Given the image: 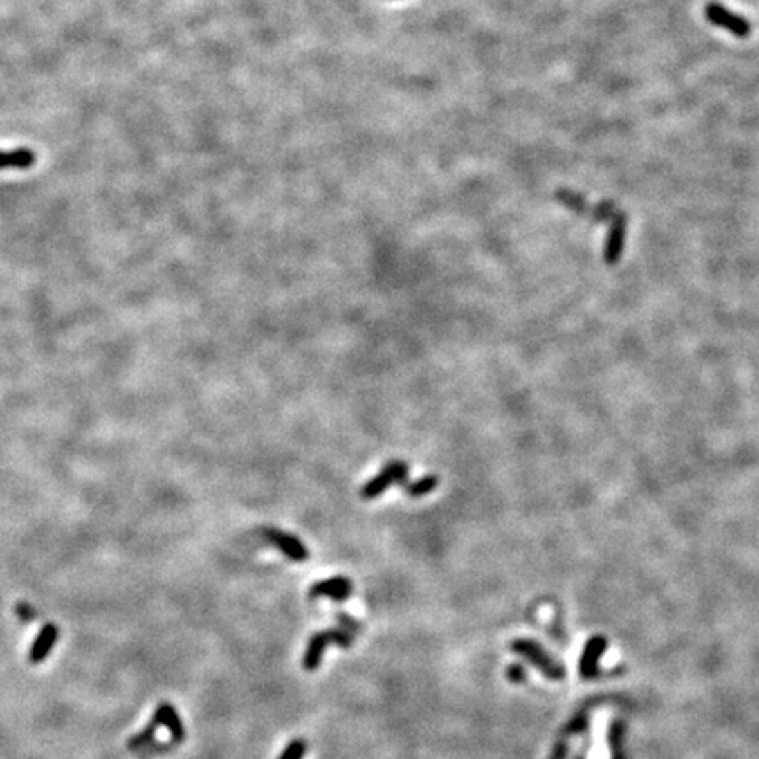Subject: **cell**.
Masks as SVG:
<instances>
[{"mask_svg":"<svg viewBox=\"0 0 759 759\" xmlns=\"http://www.w3.org/2000/svg\"><path fill=\"white\" fill-rule=\"evenodd\" d=\"M408 473L410 468L405 461L387 462L385 468L360 488V497L363 500H374V497L382 496L390 485L405 484Z\"/></svg>","mask_w":759,"mask_h":759,"instance_id":"obj_1","label":"cell"},{"mask_svg":"<svg viewBox=\"0 0 759 759\" xmlns=\"http://www.w3.org/2000/svg\"><path fill=\"white\" fill-rule=\"evenodd\" d=\"M705 16L710 24L715 25V27H721L724 30H728L729 34H733L735 37H747L751 34V24L747 19L742 18L740 15L729 11L724 6L717 4V2H710L705 8Z\"/></svg>","mask_w":759,"mask_h":759,"instance_id":"obj_2","label":"cell"},{"mask_svg":"<svg viewBox=\"0 0 759 759\" xmlns=\"http://www.w3.org/2000/svg\"><path fill=\"white\" fill-rule=\"evenodd\" d=\"M626 234H628V217L619 211L614 217L610 229H608L605 248H603V259L608 266H615L621 260L624 246H626Z\"/></svg>","mask_w":759,"mask_h":759,"instance_id":"obj_3","label":"cell"},{"mask_svg":"<svg viewBox=\"0 0 759 759\" xmlns=\"http://www.w3.org/2000/svg\"><path fill=\"white\" fill-rule=\"evenodd\" d=\"M264 536H266L267 542L273 543V545H275L283 556L289 557L290 561L304 563L309 557V552L308 549H306V545L298 538V536H294V534L271 527V529L264 531Z\"/></svg>","mask_w":759,"mask_h":759,"instance_id":"obj_4","label":"cell"},{"mask_svg":"<svg viewBox=\"0 0 759 759\" xmlns=\"http://www.w3.org/2000/svg\"><path fill=\"white\" fill-rule=\"evenodd\" d=\"M351 592H354V584H351V580L343 575H338L327 580H320V582L311 585L308 596L311 599L329 598L332 599V601H345V599L350 598Z\"/></svg>","mask_w":759,"mask_h":759,"instance_id":"obj_5","label":"cell"},{"mask_svg":"<svg viewBox=\"0 0 759 759\" xmlns=\"http://www.w3.org/2000/svg\"><path fill=\"white\" fill-rule=\"evenodd\" d=\"M152 721H155L158 726H164L165 729H169L174 744H180V742L185 740V736H187L185 724L171 703L167 702L161 703V705L157 706V710H155V713H153Z\"/></svg>","mask_w":759,"mask_h":759,"instance_id":"obj_6","label":"cell"},{"mask_svg":"<svg viewBox=\"0 0 759 759\" xmlns=\"http://www.w3.org/2000/svg\"><path fill=\"white\" fill-rule=\"evenodd\" d=\"M329 643H332L329 630L317 631L313 637L309 638L308 645H306L304 656H302V668H304L306 672H313V670H317L320 666L322 657H324V652L327 650Z\"/></svg>","mask_w":759,"mask_h":759,"instance_id":"obj_7","label":"cell"},{"mask_svg":"<svg viewBox=\"0 0 759 759\" xmlns=\"http://www.w3.org/2000/svg\"><path fill=\"white\" fill-rule=\"evenodd\" d=\"M556 197L559 203L565 204L566 208H569L573 213L591 217L592 206H589L587 201H585V197L582 194H576V192H571V190H557Z\"/></svg>","mask_w":759,"mask_h":759,"instance_id":"obj_8","label":"cell"},{"mask_svg":"<svg viewBox=\"0 0 759 759\" xmlns=\"http://www.w3.org/2000/svg\"><path fill=\"white\" fill-rule=\"evenodd\" d=\"M32 162H34V153L30 149L0 152V167H28Z\"/></svg>","mask_w":759,"mask_h":759,"instance_id":"obj_9","label":"cell"},{"mask_svg":"<svg viewBox=\"0 0 759 759\" xmlns=\"http://www.w3.org/2000/svg\"><path fill=\"white\" fill-rule=\"evenodd\" d=\"M439 484V478L436 475H426V477L419 478V480L412 482V484L405 485V491L408 496L412 497H422L426 494L432 493Z\"/></svg>","mask_w":759,"mask_h":759,"instance_id":"obj_10","label":"cell"},{"mask_svg":"<svg viewBox=\"0 0 759 759\" xmlns=\"http://www.w3.org/2000/svg\"><path fill=\"white\" fill-rule=\"evenodd\" d=\"M157 728H158L157 722L155 721L149 722L141 733H138V735L130 738L129 749H132V751H139V749H145L148 747V745H152L153 738H155V733H157Z\"/></svg>","mask_w":759,"mask_h":759,"instance_id":"obj_11","label":"cell"},{"mask_svg":"<svg viewBox=\"0 0 759 759\" xmlns=\"http://www.w3.org/2000/svg\"><path fill=\"white\" fill-rule=\"evenodd\" d=\"M617 213L619 210L614 206V203L612 201H605V203H599L598 206H592L591 218L596 221H607L614 220V217Z\"/></svg>","mask_w":759,"mask_h":759,"instance_id":"obj_12","label":"cell"},{"mask_svg":"<svg viewBox=\"0 0 759 759\" xmlns=\"http://www.w3.org/2000/svg\"><path fill=\"white\" fill-rule=\"evenodd\" d=\"M306 749H308V744L302 738H295V740L289 742V745L280 754L278 759H302L306 754Z\"/></svg>","mask_w":759,"mask_h":759,"instance_id":"obj_13","label":"cell"},{"mask_svg":"<svg viewBox=\"0 0 759 759\" xmlns=\"http://www.w3.org/2000/svg\"><path fill=\"white\" fill-rule=\"evenodd\" d=\"M55 640V630L53 628H48L44 633L41 634V638L37 640V643H35V649H34V654H32V657L34 659H37V657L44 656V654L48 652V649H50V645L53 643Z\"/></svg>","mask_w":759,"mask_h":759,"instance_id":"obj_14","label":"cell"},{"mask_svg":"<svg viewBox=\"0 0 759 759\" xmlns=\"http://www.w3.org/2000/svg\"><path fill=\"white\" fill-rule=\"evenodd\" d=\"M336 619H338V622H340V626L343 628V630L350 631L351 634H357L360 631L359 622L355 621L354 617H350L348 614H343V612H341V614L336 615Z\"/></svg>","mask_w":759,"mask_h":759,"instance_id":"obj_15","label":"cell"}]
</instances>
